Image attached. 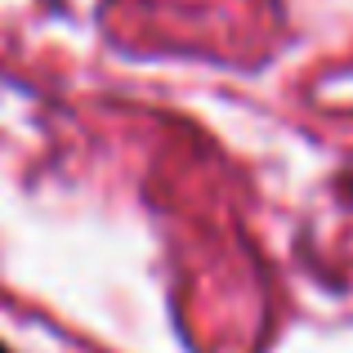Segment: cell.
<instances>
[{"instance_id":"1","label":"cell","mask_w":353,"mask_h":353,"mask_svg":"<svg viewBox=\"0 0 353 353\" xmlns=\"http://www.w3.org/2000/svg\"><path fill=\"white\" fill-rule=\"evenodd\" d=\"M0 353H14V349H9V345H5V340H0Z\"/></svg>"}]
</instances>
